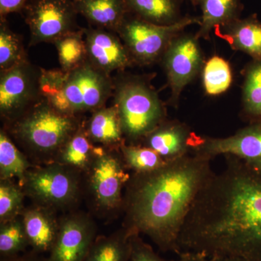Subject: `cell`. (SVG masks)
Masks as SVG:
<instances>
[{
	"instance_id": "obj_34",
	"label": "cell",
	"mask_w": 261,
	"mask_h": 261,
	"mask_svg": "<svg viewBox=\"0 0 261 261\" xmlns=\"http://www.w3.org/2000/svg\"><path fill=\"white\" fill-rule=\"evenodd\" d=\"M28 0H0V19H6L11 13L23 11Z\"/></svg>"
},
{
	"instance_id": "obj_3",
	"label": "cell",
	"mask_w": 261,
	"mask_h": 261,
	"mask_svg": "<svg viewBox=\"0 0 261 261\" xmlns=\"http://www.w3.org/2000/svg\"><path fill=\"white\" fill-rule=\"evenodd\" d=\"M82 123L79 116L58 112L42 99L4 129L29 154L50 163Z\"/></svg>"
},
{
	"instance_id": "obj_32",
	"label": "cell",
	"mask_w": 261,
	"mask_h": 261,
	"mask_svg": "<svg viewBox=\"0 0 261 261\" xmlns=\"http://www.w3.org/2000/svg\"><path fill=\"white\" fill-rule=\"evenodd\" d=\"M22 187L13 179L0 181V222L4 223L21 216L25 197Z\"/></svg>"
},
{
	"instance_id": "obj_19",
	"label": "cell",
	"mask_w": 261,
	"mask_h": 261,
	"mask_svg": "<svg viewBox=\"0 0 261 261\" xmlns=\"http://www.w3.org/2000/svg\"><path fill=\"white\" fill-rule=\"evenodd\" d=\"M78 14L92 27L118 32L128 11L124 0H73Z\"/></svg>"
},
{
	"instance_id": "obj_33",
	"label": "cell",
	"mask_w": 261,
	"mask_h": 261,
	"mask_svg": "<svg viewBox=\"0 0 261 261\" xmlns=\"http://www.w3.org/2000/svg\"><path fill=\"white\" fill-rule=\"evenodd\" d=\"M129 261H178L168 260L160 256L152 247L144 241L140 234L135 233L132 239V251Z\"/></svg>"
},
{
	"instance_id": "obj_5",
	"label": "cell",
	"mask_w": 261,
	"mask_h": 261,
	"mask_svg": "<svg viewBox=\"0 0 261 261\" xmlns=\"http://www.w3.org/2000/svg\"><path fill=\"white\" fill-rule=\"evenodd\" d=\"M127 171L120 149L100 146L93 163L84 173L91 206L101 216L123 210V190L130 176Z\"/></svg>"
},
{
	"instance_id": "obj_4",
	"label": "cell",
	"mask_w": 261,
	"mask_h": 261,
	"mask_svg": "<svg viewBox=\"0 0 261 261\" xmlns=\"http://www.w3.org/2000/svg\"><path fill=\"white\" fill-rule=\"evenodd\" d=\"M113 96L125 140L129 145H140L166 120L164 104L157 92L143 79L118 77L114 81Z\"/></svg>"
},
{
	"instance_id": "obj_36",
	"label": "cell",
	"mask_w": 261,
	"mask_h": 261,
	"mask_svg": "<svg viewBox=\"0 0 261 261\" xmlns=\"http://www.w3.org/2000/svg\"><path fill=\"white\" fill-rule=\"evenodd\" d=\"M205 261H250L243 257L236 256H224V255H218V256H213L207 257Z\"/></svg>"
},
{
	"instance_id": "obj_16",
	"label": "cell",
	"mask_w": 261,
	"mask_h": 261,
	"mask_svg": "<svg viewBox=\"0 0 261 261\" xmlns=\"http://www.w3.org/2000/svg\"><path fill=\"white\" fill-rule=\"evenodd\" d=\"M29 246L37 253L50 252L60 228L56 211L36 205L24 209L21 214Z\"/></svg>"
},
{
	"instance_id": "obj_24",
	"label": "cell",
	"mask_w": 261,
	"mask_h": 261,
	"mask_svg": "<svg viewBox=\"0 0 261 261\" xmlns=\"http://www.w3.org/2000/svg\"><path fill=\"white\" fill-rule=\"evenodd\" d=\"M32 167L27 157L2 128L0 130V179L16 178L21 186L27 171Z\"/></svg>"
},
{
	"instance_id": "obj_26",
	"label": "cell",
	"mask_w": 261,
	"mask_h": 261,
	"mask_svg": "<svg viewBox=\"0 0 261 261\" xmlns=\"http://www.w3.org/2000/svg\"><path fill=\"white\" fill-rule=\"evenodd\" d=\"M58 50L61 69L70 72L87 62L84 29L72 31L53 43Z\"/></svg>"
},
{
	"instance_id": "obj_9",
	"label": "cell",
	"mask_w": 261,
	"mask_h": 261,
	"mask_svg": "<svg viewBox=\"0 0 261 261\" xmlns=\"http://www.w3.org/2000/svg\"><path fill=\"white\" fill-rule=\"evenodd\" d=\"M22 12L30 30V46L53 44L67 33L79 29L73 0H28Z\"/></svg>"
},
{
	"instance_id": "obj_14",
	"label": "cell",
	"mask_w": 261,
	"mask_h": 261,
	"mask_svg": "<svg viewBox=\"0 0 261 261\" xmlns=\"http://www.w3.org/2000/svg\"><path fill=\"white\" fill-rule=\"evenodd\" d=\"M84 33L87 61L97 69L111 75L134 64L117 33L95 27L84 29Z\"/></svg>"
},
{
	"instance_id": "obj_8",
	"label": "cell",
	"mask_w": 261,
	"mask_h": 261,
	"mask_svg": "<svg viewBox=\"0 0 261 261\" xmlns=\"http://www.w3.org/2000/svg\"><path fill=\"white\" fill-rule=\"evenodd\" d=\"M39 77L40 68L29 61L0 70V115L5 126L18 121L42 100Z\"/></svg>"
},
{
	"instance_id": "obj_25",
	"label": "cell",
	"mask_w": 261,
	"mask_h": 261,
	"mask_svg": "<svg viewBox=\"0 0 261 261\" xmlns=\"http://www.w3.org/2000/svg\"><path fill=\"white\" fill-rule=\"evenodd\" d=\"M68 72L61 69L47 70L40 68L39 89L42 99L58 112L75 116L72 113L65 93V86Z\"/></svg>"
},
{
	"instance_id": "obj_15",
	"label": "cell",
	"mask_w": 261,
	"mask_h": 261,
	"mask_svg": "<svg viewBox=\"0 0 261 261\" xmlns=\"http://www.w3.org/2000/svg\"><path fill=\"white\" fill-rule=\"evenodd\" d=\"M195 137L185 123L166 120L149 133L140 145L152 149L166 163L171 162L190 154Z\"/></svg>"
},
{
	"instance_id": "obj_2",
	"label": "cell",
	"mask_w": 261,
	"mask_h": 261,
	"mask_svg": "<svg viewBox=\"0 0 261 261\" xmlns=\"http://www.w3.org/2000/svg\"><path fill=\"white\" fill-rule=\"evenodd\" d=\"M211 160L189 154L159 169L133 173L123 195V227L179 254L178 238L194 201L214 174Z\"/></svg>"
},
{
	"instance_id": "obj_29",
	"label": "cell",
	"mask_w": 261,
	"mask_h": 261,
	"mask_svg": "<svg viewBox=\"0 0 261 261\" xmlns=\"http://www.w3.org/2000/svg\"><path fill=\"white\" fill-rule=\"evenodd\" d=\"M202 82L208 95H219L226 92L232 82V73L228 62L219 56L210 58L202 68Z\"/></svg>"
},
{
	"instance_id": "obj_11",
	"label": "cell",
	"mask_w": 261,
	"mask_h": 261,
	"mask_svg": "<svg viewBox=\"0 0 261 261\" xmlns=\"http://www.w3.org/2000/svg\"><path fill=\"white\" fill-rule=\"evenodd\" d=\"M190 154L211 161L219 155L233 156L253 167L261 168V121L250 123L226 137L195 135Z\"/></svg>"
},
{
	"instance_id": "obj_30",
	"label": "cell",
	"mask_w": 261,
	"mask_h": 261,
	"mask_svg": "<svg viewBox=\"0 0 261 261\" xmlns=\"http://www.w3.org/2000/svg\"><path fill=\"white\" fill-rule=\"evenodd\" d=\"M122 159L133 173H147L159 169L166 162L155 151L140 145L124 144L120 147Z\"/></svg>"
},
{
	"instance_id": "obj_23",
	"label": "cell",
	"mask_w": 261,
	"mask_h": 261,
	"mask_svg": "<svg viewBox=\"0 0 261 261\" xmlns=\"http://www.w3.org/2000/svg\"><path fill=\"white\" fill-rule=\"evenodd\" d=\"M135 233L123 226L109 236L97 237L84 261H129Z\"/></svg>"
},
{
	"instance_id": "obj_6",
	"label": "cell",
	"mask_w": 261,
	"mask_h": 261,
	"mask_svg": "<svg viewBox=\"0 0 261 261\" xmlns=\"http://www.w3.org/2000/svg\"><path fill=\"white\" fill-rule=\"evenodd\" d=\"M80 171L58 163L30 168L21 187L36 205L57 211L68 208L82 192Z\"/></svg>"
},
{
	"instance_id": "obj_7",
	"label": "cell",
	"mask_w": 261,
	"mask_h": 261,
	"mask_svg": "<svg viewBox=\"0 0 261 261\" xmlns=\"http://www.w3.org/2000/svg\"><path fill=\"white\" fill-rule=\"evenodd\" d=\"M200 23V18L187 16L172 25H157L128 13L117 34L134 63L147 65L162 59L170 43L185 28Z\"/></svg>"
},
{
	"instance_id": "obj_31",
	"label": "cell",
	"mask_w": 261,
	"mask_h": 261,
	"mask_svg": "<svg viewBox=\"0 0 261 261\" xmlns=\"http://www.w3.org/2000/svg\"><path fill=\"white\" fill-rule=\"evenodd\" d=\"M29 246L21 216L6 222L0 227V254L3 259L16 257Z\"/></svg>"
},
{
	"instance_id": "obj_38",
	"label": "cell",
	"mask_w": 261,
	"mask_h": 261,
	"mask_svg": "<svg viewBox=\"0 0 261 261\" xmlns=\"http://www.w3.org/2000/svg\"><path fill=\"white\" fill-rule=\"evenodd\" d=\"M190 1L193 2V3H196V0H190Z\"/></svg>"
},
{
	"instance_id": "obj_28",
	"label": "cell",
	"mask_w": 261,
	"mask_h": 261,
	"mask_svg": "<svg viewBox=\"0 0 261 261\" xmlns=\"http://www.w3.org/2000/svg\"><path fill=\"white\" fill-rule=\"evenodd\" d=\"M28 61L23 41L10 29L7 19H0V70Z\"/></svg>"
},
{
	"instance_id": "obj_13",
	"label": "cell",
	"mask_w": 261,
	"mask_h": 261,
	"mask_svg": "<svg viewBox=\"0 0 261 261\" xmlns=\"http://www.w3.org/2000/svg\"><path fill=\"white\" fill-rule=\"evenodd\" d=\"M97 238L96 225L89 216L67 215L60 220L58 238L47 261H84Z\"/></svg>"
},
{
	"instance_id": "obj_22",
	"label": "cell",
	"mask_w": 261,
	"mask_h": 261,
	"mask_svg": "<svg viewBox=\"0 0 261 261\" xmlns=\"http://www.w3.org/2000/svg\"><path fill=\"white\" fill-rule=\"evenodd\" d=\"M182 0H124L128 13L157 25H168L184 18Z\"/></svg>"
},
{
	"instance_id": "obj_20",
	"label": "cell",
	"mask_w": 261,
	"mask_h": 261,
	"mask_svg": "<svg viewBox=\"0 0 261 261\" xmlns=\"http://www.w3.org/2000/svg\"><path fill=\"white\" fill-rule=\"evenodd\" d=\"M99 148L100 146L94 145L89 138L83 122L62 147L53 163H60L84 173L93 163Z\"/></svg>"
},
{
	"instance_id": "obj_37",
	"label": "cell",
	"mask_w": 261,
	"mask_h": 261,
	"mask_svg": "<svg viewBox=\"0 0 261 261\" xmlns=\"http://www.w3.org/2000/svg\"><path fill=\"white\" fill-rule=\"evenodd\" d=\"M3 261H41L32 257H14L12 258L3 259ZM47 261V260H46Z\"/></svg>"
},
{
	"instance_id": "obj_10",
	"label": "cell",
	"mask_w": 261,
	"mask_h": 261,
	"mask_svg": "<svg viewBox=\"0 0 261 261\" xmlns=\"http://www.w3.org/2000/svg\"><path fill=\"white\" fill-rule=\"evenodd\" d=\"M114 89L111 75L97 69L88 61L68 72L65 93L75 116L93 113L105 107Z\"/></svg>"
},
{
	"instance_id": "obj_35",
	"label": "cell",
	"mask_w": 261,
	"mask_h": 261,
	"mask_svg": "<svg viewBox=\"0 0 261 261\" xmlns=\"http://www.w3.org/2000/svg\"><path fill=\"white\" fill-rule=\"evenodd\" d=\"M207 257L193 252H181L178 255V261H205Z\"/></svg>"
},
{
	"instance_id": "obj_18",
	"label": "cell",
	"mask_w": 261,
	"mask_h": 261,
	"mask_svg": "<svg viewBox=\"0 0 261 261\" xmlns=\"http://www.w3.org/2000/svg\"><path fill=\"white\" fill-rule=\"evenodd\" d=\"M216 31L235 49L261 61V21L256 15L236 19L218 27Z\"/></svg>"
},
{
	"instance_id": "obj_27",
	"label": "cell",
	"mask_w": 261,
	"mask_h": 261,
	"mask_svg": "<svg viewBox=\"0 0 261 261\" xmlns=\"http://www.w3.org/2000/svg\"><path fill=\"white\" fill-rule=\"evenodd\" d=\"M243 113L251 123L261 121V61L247 65L243 87Z\"/></svg>"
},
{
	"instance_id": "obj_12",
	"label": "cell",
	"mask_w": 261,
	"mask_h": 261,
	"mask_svg": "<svg viewBox=\"0 0 261 261\" xmlns=\"http://www.w3.org/2000/svg\"><path fill=\"white\" fill-rule=\"evenodd\" d=\"M198 39L196 35L181 33L170 43L163 55V66L171 89V105L177 104L183 89L203 68Z\"/></svg>"
},
{
	"instance_id": "obj_1",
	"label": "cell",
	"mask_w": 261,
	"mask_h": 261,
	"mask_svg": "<svg viewBox=\"0 0 261 261\" xmlns=\"http://www.w3.org/2000/svg\"><path fill=\"white\" fill-rule=\"evenodd\" d=\"M224 157V169L214 173L194 201L179 252L261 261V168Z\"/></svg>"
},
{
	"instance_id": "obj_17",
	"label": "cell",
	"mask_w": 261,
	"mask_h": 261,
	"mask_svg": "<svg viewBox=\"0 0 261 261\" xmlns=\"http://www.w3.org/2000/svg\"><path fill=\"white\" fill-rule=\"evenodd\" d=\"M84 128L89 138L97 146L111 149H120L126 144L119 113L115 105L99 108L92 113Z\"/></svg>"
},
{
	"instance_id": "obj_21",
	"label": "cell",
	"mask_w": 261,
	"mask_h": 261,
	"mask_svg": "<svg viewBox=\"0 0 261 261\" xmlns=\"http://www.w3.org/2000/svg\"><path fill=\"white\" fill-rule=\"evenodd\" d=\"M200 5V29L195 34L200 39H207L214 29L240 18L243 9L242 0H196Z\"/></svg>"
}]
</instances>
